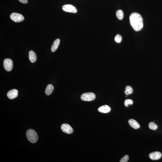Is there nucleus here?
I'll return each instance as SVG.
<instances>
[{"label":"nucleus","instance_id":"obj_1","mask_svg":"<svg viewBox=\"0 0 162 162\" xmlns=\"http://www.w3.org/2000/svg\"><path fill=\"white\" fill-rule=\"evenodd\" d=\"M130 24L132 28L135 31H140L143 28V23L142 18L138 13H131L129 17Z\"/></svg>","mask_w":162,"mask_h":162},{"label":"nucleus","instance_id":"obj_2","mask_svg":"<svg viewBox=\"0 0 162 162\" xmlns=\"http://www.w3.org/2000/svg\"><path fill=\"white\" fill-rule=\"evenodd\" d=\"M26 135L29 141L32 143H36L38 141V134L36 131L33 129H30L27 130L26 132Z\"/></svg>","mask_w":162,"mask_h":162},{"label":"nucleus","instance_id":"obj_3","mask_svg":"<svg viewBox=\"0 0 162 162\" xmlns=\"http://www.w3.org/2000/svg\"><path fill=\"white\" fill-rule=\"evenodd\" d=\"M96 97V95L94 93H87L82 95L80 98L83 101L89 102L94 100Z\"/></svg>","mask_w":162,"mask_h":162},{"label":"nucleus","instance_id":"obj_4","mask_svg":"<svg viewBox=\"0 0 162 162\" xmlns=\"http://www.w3.org/2000/svg\"><path fill=\"white\" fill-rule=\"evenodd\" d=\"M10 17L11 19L16 22H22L24 20V17L22 15L17 13H12Z\"/></svg>","mask_w":162,"mask_h":162},{"label":"nucleus","instance_id":"obj_5","mask_svg":"<svg viewBox=\"0 0 162 162\" xmlns=\"http://www.w3.org/2000/svg\"><path fill=\"white\" fill-rule=\"evenodd\" d=\"M13 64L11 59H6L4 61V66L5 69L8 71H11L13 69Z\"/></svg>","mask_w":162,"mask_h":162},{"label":"nucleus","instance_id":"obj_6","mask_svg":"<svg viewBox=\"0 0 162 162\" xmlns=\"http://www.w3.org/2000/svg\"><path fill=\"white\" fill-rule=\"evenodd\" d=\"M62 9L64 11L68 13H76L77 12L76 8L71 5H65L63 6Z\"/></svg>","mask_w":162,"mask_h":162},{"label":"nucleus","instance_id":"obj_7","mask_svg":"<svg viewBox=\"0 0 162 162\" xmlns=\"http://www.w3.org/2000/svg\"><path fill=\"white\" fill-rule=\"evenodd\" d=\"M61 129L64 132L68 134L72 133L73 132V128L67 124H63L61 126Z\"/></svg>","mask_w":162,"mask_h":162},{"label":"nucleus","instance_id":"obj_8","mask_svg":"<svg viewBox=\"0 0 162 162\" xmlns=\"http://www.w3.org/2000/svg\"><path fill=\"white\" fill-rule=\"evenodd\" d=\"M18 91L16 89H13L10 90L7 94V96L9 99H13L16 98L18 97Z\"/></svg>","mask_w":162,"mask_h":162},{"label":"nucleus","instance_id":"obj_9","mask_svg":"<svg viewBox=\"0 0 162 162\" xmlns=\"http://www.w3.org/2000/svg\"><path fill=\"white\" fill-rule=\"evenodd\" d=\"M161 153L156 151L151 153L149 154V157L151 160H156L159 159L161 158Z\"/></svg>","mask_w":162,"mask_h":162},{"label":"nucleus","instance_id":"obj_10","mask_svg":"<svg viewBox=\"0 0 162 162\" xmlns=\"http://www.w3.org/2000/svg\"><path fill=\"white\" fill-rule=\"evenodd\" d=\"M29 57L30 61L32 63L36 62L37 59V56L35 52L30 50L29 52Z\"/></svg>","mask_w":162,"mask_h":162},{"label":"nucleus","instance_id":"obj_11","mask_svg":"<svg viewBox=\"0 0 162 162\" xmlns=\"http://www.w3.org/2000/svg\"><path fill=\"white\" fill-rule=\"evenodd\" d=\"M111 109L110 107L107 105H104L100 107L98 109V111L99 112L103 113H107L110 111Z\"/></svg>","mask_w":162,"mask_h":162},{"label":"nucleus","instance_id":"obj_12","mask_svg":"<svg viewBox=\"0 0 162 162\" xmlns=\"http://www.w3.org/2000/svg\"><path fill=\"white\" fill-rule=\"evenodd\" d=\"M129 123L130 126L134 129H137L140 127L138 122L133 119H130L129 121Z\"/></svg>","mask_w":162,"mask_h":162},{"label":"nucleus","instance_id":"obj_13","mask_svg":"<svg viewBox=\"0 0 162 162\" xmlns=\"http://www.w3.org/2000/svg\"><path fill=\"white\" fill-rule=\"evenodd\" d=\"M60 40L59 39H56L53 42L51 48V51L52 52H54L57 49L58 47L59 43H60Z\"/></svg>","mask_w":162,"mask_h":162},{"label":"nucleus","instance_id":"obj_14","mask_svg":"<svg viewBox=\"0 0 162 162\" xmlns=\"http://www.w3.org/2000/svg\"><path fill=\"white\" fill-rule=\"evenodd\" d=\"M54 90V87L51 84L47 86L45 91V94L47 96H49L52 94Z\"/></svg>","mask_w":162,"mask_h":162},{"label":"nucleus","instance_id":"obj_15","mask_svg":"<svg viewBox=\"0 0 162 162\" xmlns=\"http://www.w3.org/2000/svg\"><path fill=\"white\" fill-rule=\"evenodd\" d=\"M116 16L119 20H121L123 19L124 16L123 12L122 10H119L116 12Z\"/></svg>","mask_w":162,"mask_h":162},{"label":"nucleus","instance_id":"obj_16","mask_svg":"<svg viewBox=\"0 0 162 162\" xmlns=\"http://www.w3.org/2000/svg\"><path fill=\"white\" fill-rule=\"evenodd\" d=\"M133 92L132 88L131 86H128L126 87V91H124L125 94L127 96L132 94Z\"/></svg>","mask_w":162,"mask_h":162},{"label":"nucleus","instance_id":"obj_17","mask_svg":"<svg viewBox=\"0 0 162 162\" xmlns=\"http://www.w3.org/2000/svg\"><path fill=\"white\" fill-rule=\"evenodd\" d=\"M149 127L151 129L155 130L157 129L158 126L154 122H151L149 124Z\"/></svg>","mask_w":162,"mask_h":162},{"label":"nucleus","instance_id":"obj_18","mask_svg":"<svg viewBox=\"0 0 162 162\" xmlns=\"http://www.w3.org/2000/svg\"><path fill=\"white\" fill-rule=\"evenodd\" d=\"M114 39L116 42L120 43L121 42L122 40V36L120 35L117 34L115 37Z\"/></svg>","mask_w":162,"mask_h":162},{"label":"nucleus","instance_id":"obj_19","mask_svg":"<svg viewBox=\"0 0 162 162\" xmlns=\"http://www.w3.org/2000/svg\"><path fill=\"white\" fill-rule=\"evenodd\" d=\"M133 104V101L130 99H126L124 102V105L125 106L128 107L129 105H132Z\"/></svg>","mask_w":162,"mask_h":162},{"label":"nucleus","instance_id":"obj_20","mask_svg":"<svg viewBox=\"0 0 162 162\" xmlns=\"http://www.w3.org/2000/svg\"><path fill=\"white\" fill-rule=\"evenodd\" d=\"M129 156L128 155H125L123 158L120 160V162H128L129 160Z\"/></svg>","mask_w":162,"mask_h":162},{"label":"nucleus","instance_id":"obj_21","mask_svg":"<svg viewBox=\"0 0 162 162\" xmlns=\"http://www.w3.org/2000/svg\"><path fill=\"white\" fill-rule=\"evenodd\" d=\"M18 1H19L20 2L24 4H26L28 2V1L27 0H18Z\"/></svg>","mask_w":162,"mask_h":162}]
</instances>
